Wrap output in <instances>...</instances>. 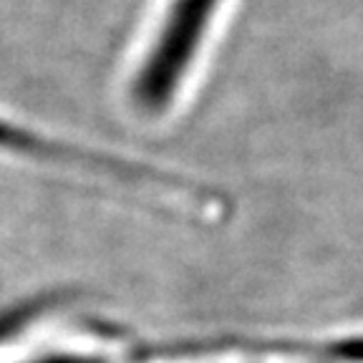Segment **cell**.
I'll return each mask as SVG.
<instances>
[{"mask_svg":"<svg viewBox=\"0 0 363 363\" xmlns=\"http://www.w3.org/2000/svg\"><path fill=\"white\" fill-rule=\"evenodd\" d=\"M220 3L222 0H169L164 11H159L147 45L139 51V66L131 84V94L144 111H167L187 89L199 53L210 43L207 35L215 28Z\"/></svg>","mask_w":363,"mask_h":363,"instance_id":"obj_1","label":"cell"},{"mask_svg":"<svg viewBox=\"0 0 363 363\" xmlns=\"http://www.w3.org/2000/svg\"><path fill=\"white\" fill-rule=\"evenodd\" d=\"M0 149L30 157L51 159L56 164H71L86 169L91 174H106L116 184L129 192L139 194L147 202L157 204L164 212L182 217H194L202 222H217L225 210V199L212 189L197 187L192 182L182 179L177 174L152 169V167H136L124 159H111L104 154H86L81 149L61 147V144L35 136L26 129H18L6 121H0Z\"/></svg>","mask_w":363,"mask_h":363,"instance_id":"obj_2","label":"cell"}]
</instances>
